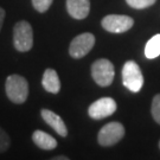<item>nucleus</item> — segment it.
I'll return each instance as SVG.
<instances>
[{
  "instance_id": "f257e3e1",
  "label": "nucleus",
  "mask_w": 160,
  "mask_h": 160,
  "mask_svg": "<svg viewBox=\"0 0 160 160\" xmlns=\"http://www.w3.org/2000/svg\"><path fill=\"white\" fill-rule=\"evenodd\" d=\"M5 92L11 102L22 104L29 96V83L20 75H10L6 78Z\"/></svg>"
},
{
  "instance_id": "f03ea898",
  "label": "nucleus",
  "mask_w": 160,
  "mask_h": 160,
  "mask_svg": "<svg viewBox=\"0 0 160 160\" xmlns=\"http://www.w3.org/2000/svg\"><path fill=\"white\" fill-rule=\"evenodd\" d=\"M13 45L19 52H28L33 46V30L29 22L19 20L13 29Z\"/></svg>"
},
{
  "instance_id": "7ed1b4c3",
  "label": "nucleus",
  "mask_w": 160,
  "mask_h": 160,
  "mask_svg": "<svg viewBox=\"0 0 160 160\" xmlns=\"http://www.w3.org/2000/svg\"><path fill=\"white\" fill-rule=\"evenodd\" d=\"M114 65L107 58H100L92 64V77L100 87H108L114 80Z\"/></svg>"
},
{
  "instance_id": "20e7f679",
  "label": "nucleus",
  "mask_w": 160,
  "mask_h": 160,
  "mask_svg": "<svg viewBox=\"0 0 160 160\" xmlns=\"http://www.w3.org/2000/svg\"><path fill=\"white\" fill-rule=\"evenodd\" d=\"M122 83L133 92H139L143 86V76L139 64L127 61L122 68Z\"/></svg>"
},
{
  "instance_id": "39448f33",
  "label": "nucleus",
  "mask_w": 160,
  "mask_h": 160,
  "mask_svg": "<svg viewBox=\"0 0 160 160\" xmlns=\"http://www.w3.org/2000/svg\"><path fill=\"white\" fill-rule=\"evenodd\" d=\"M125 137V127L120 122H109L100 129L97 134V141L103 147H109L118 143Z\"/></svg>"
},
{
  "instance_id": "423d86ee",
  "label": "nucleus",
  "mask_w": 160,
  "mask_h": 160,
  "mask_svg": "<svg viewBox=\"0 0 160 160\" xmlns=\"http://www.w3.org/2000/svg\"><path fill=\"white\" fill-rule=\"evenodd\" d=\"M95 45V36L90 32L81 33L71 40L69 46V53L75 59L84 57L92 51Z\"/></svg>"
},
{
  "instance_id": "0eeeda50",
  "label": "nucleus",
  "mask_w": 160,
  "mask_h": 160,
  "mask_svg": "<svg viewBox=\"0 0 160 160\" xmlns=\"http://www.w3.org/2000/svg\"><path fill=\"white\" fill-rule=\"evenodd\" d=\"M102 28L110 33H123L134 25L133 18L123 14H109L102 19Z\"/></svg>"
},
{
  "instance_id": "6e6552de",
  "label": "nucleus",
  "mask_w": 160,
  "mask_h": 160,
  "mask_svg": "<svg viewBox=\"0 0 160 160\" xmlns=\"http://www.w3.org/2000/svg\"><path fill=\"white\" fill-rule=\"evenodd\" d=\"M118 109V104L112 97H101L90 104L88 114L94 120H101L113 115Z\"/></svg>"
},
{
  "instance_id": "1a4fd4ad",
  "label": "nucleus",
  "mask_w": 160,
  "mask_h": 160,
  "mask_svg": "<svg viewBox=\"0 0 160 160\" xmlns=\"http://www.w3.org/2000/svg\"><path fill=\"white\" fill-rule=\"evenodd\" d=\"M40 115H42L43 120L45 121L46 123L51 127L57 134H59L61 137L63 138H65L68 135V128H67L64 121L62 120V118L59 115L53 113L50 109H42Z\"/></svg>"
},
{
  "instance_id": "9d476101",
  "label": "nucleus",
  "mask_w": 160,
  "mask_h": 160,
  "mask_svg": "<svg viewBox=\"0 0 160 160\" xmlns=\"http://www.w3.org/2000/svg\"><path fill=\"white\" fill-rule=\"evenodd\" d=\"M67 11L75 19H84L90 12V0H67Z\"/></svg>"
},
{
  "instance_id": "9b49d317",
  "label": "nucleus",
  "mask_w": 160,
  "mask_h": 160,
  "mask_svg": "<svg viewBox=\"0 0 160 160\" xmlns=\"http://www.w3.org/2000/svg\"><path fill=\"white\" fill-rule=\"evenodd\" d=\"M43 88L46 92H51V94H57L61 90V81L58 77L56 70L49 68L46 69L43 74V80H42Z\"/></svg>"
},
{
  "instance_id": "f8f14e48",
  "label": "nucleus",
  "mask_w": 160,
  "mask_h": 160,
  "mask_svg": "<svg viewBox=\"0 0 160 160\" xmlns=\"http://www.w3.org/2000/svg\"><path fill=\"white\" fill-rule=\"evenodd\" d=\"M32 140L36 143V146H38L42 149H45V151H51V149H55L57 147L56 139L45 132L40 131V129L33 132Z\"/></svg>"
},
{
  "instance_id": "ddd939ff",
  "label": "nucleus",
  "mask_w": 160,
  "mask_h": 160,
  "mask_svg": "<svg viewBox=\"0 0 160 160\" xmlns=\"http://www.w3.org/2000/svg\"><path fill=\"white\" fill-rule=\"evenodd\" d=\"M145 56L148 59H154L160 56V34H155L145 46Z\"/></svg>"
},
{
  "instance_id": "4468645a",
  "label": "nucleus",
  "mask_w": 160,
  "mask_h": 160,
  "mask_svg": "<svg viewBox=\"0 0 160 160\" xmlns=\"http://www.w3.org/2000/svg\"><path fill=\"white\" fill-rule=\"evenodd\" d=\"M151 113H152V116L155 122L160 125V94H157L152 100Z\"/></svg>"
},
{
  "instance_id": "2eb2a0df",
  "label": "nucleus",
  "mask_w": 160,
  "mask_h": 160,
  "mask_svg": "<svg viewBox=\"0 0 160 160\" xmlns=\"http://www.w3.org/2000/svg\"><path fill=\"white\" fill-rule=\"evenodd\" d=\"M157 0H126V2L128 5L137 8V10H142V8H147L149 6H152L155 4Z\"/></svg>"
},
{
  "instance_id": "dca6fc26",
  "label": "nucleus",
  "mask_w": 160,
  "mask_h": 160,
  "mask_svg": "<svg viewBox=\"0 0 160 160\" xmlns=\"http://www.w3.org/2000/svg\"><path fill=\"white\" fill-rule=\"evenodd\" d=\"M52 1L53 0H32V5L37 12L44 13L50 8V6L52 5Z\"/></svg>"
},
{
  "instance_id": "f3484780",
  "label": "nucleus",
  "mask_w": 160,
  "mask_h": 160,
  "mask_svg": "<svg viewBox=\"0 0 160 160\" xmlns=\"http://www.w3.org/2000/svg\"><path fill=\"white\" fill-rule=\"evenodd\" d=\"M10 146H11V138L0 127V153L6 152Z\"/></svg>"
},
{
  "instance_id": "a211bd4d",
  "label": "nucleus",
  "mask_w": 160,
  "mask_h": 160,
  "mask_svg": "<svg viewBox=\"0 0 160 160\" xmlns=\"http://www.w3.org/2000/svg\"><path fill=\"white\" fill-rule=\"evenodd\" d=\"M5 10L2 7H0V31H1V28H2V24H4V19H5Z\"/></svg>"
},
{
  "instance_id": "6ab92c4d",
  "label": "nucleus",
  "mask_w": 160,
  "mask_h": 160,
  "mask_svg": "<svg viewBox=\"0 0 160 160\" xmlns=\"http://www.w3.org/2000/svg\"><path fill=\"white\" fill-rule=\"evenodd\" d=\"M53 160H69V158L67 155H58V157H55Z\"/></svg>"
},
{
  "instance_id": "aec40b11",
  "label": "nucleus",
  "mask_w": 160,
  "mask_h": 160,
  "mask_svg": "<svg viewBox=\"0 0 160 160\" xmlns=\"http://www.w3.org/2000/svg\"><path fill=\"white\" fill-rule=\"evenodd\" d=\"M159 148H160V141H159Z\"/></svg>"
}]
</instances>
